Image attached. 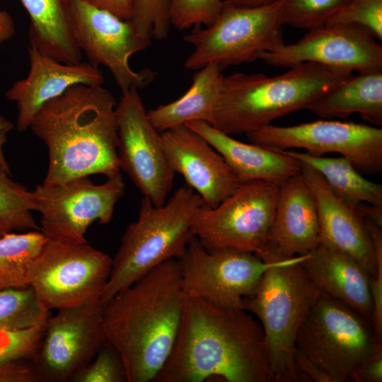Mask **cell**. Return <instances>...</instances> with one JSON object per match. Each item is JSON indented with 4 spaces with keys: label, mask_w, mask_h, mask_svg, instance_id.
Listing matches in <instances>:
<instances>
[{
    "label": "cell",
    "mask_w": 382,
    "mask_h": 382,
    "mask_svg": "<svg viewBox=\"0 0 382 382\" xmlns=\"http://www.w3.org/2000/svg\"><path fill=\"white\" fill-rule=\"evenodd\" d=\"M270 382L262 328L247 311L186 298L171 352L152 382Z\"/></svg>",
    "instance_id": "6da1fadb"
},
{
    "label": "cell",
    "mask_w": 382,
    "mask_h": 382,
    "mask_svg": "<svg viewBox=\"0 0 382 382\" xmlns=\"http://www.w3.org/2000/svg\"><path fill=\"white\" fill-rule=\"evenodd\" d=\"M186 301L180 262L169 259L105 303L107 341L127 382L153 381L173 347Z\"/></svg>",
    "instance_id": "7a4b0ae2"
},
{
    "label": "cell",
    "mask_w": 382,
    "mask_h": 382,
    "mask_svg": "<svg viewBox=\"0 0 382 382\" xmlns=\"http://www.w3.org/2000/svg\"><path fill=\"white\" fill-rule=\"evenodd\" d=\"M116 105L101 85L76 84L40 108L29 129L47 149L43 185L120 173Z\"/></svg>",
    "instance_id": "3957f363"
},
{
    "label": "cell",
    "mask_w": 382,
    "mask_h": 382,
    "mask_svg": "<svg viewBox=\"0 0 382 382\" xmlns=\"http://www.w3.org/2000/svg\"><path fill=\"white\" fill-rule=\"evenodd\" d=\"M278 76L237 72L223 76L212 125L227 134H247L306 109L352 72L305 62Z\"/></svg>",
    "instance_id": "277c9868"
},
{
    "label": "cell",
    "mask_w": 382,
    "mask_h": 382,
    "mask_svg": "<svg viewBox=\"0 0 382 382\" xmlns=\"http://www.w3.org/2000/svg\"><path fill=\"white\" fill-rule=\"evenodd\" d=\"M203 205L201 197L188 186L178 188L160 207L144 196L138 217L127 226L112 258L101 301L107 302L163 262L178 259L195 237L191 221Z\"/></svg>",
    "instance_id": "5b68a950"
},
{
    "label": "cell",
    "mask_w": 382,
    "mask_h": 382,
    "mask_svg": "<svg viewBox=\"0 0 382 382\" xmlns=\"http://www.w3.org/2000/svg\"><path fill=\"white\" fill-rule=\"evenodd\" d=\"M305 257L276 262L265 272L255 292L243 299L244 309L255 315L262 328L272 382H299L296 334L322 294L301 265Z\"/></svg>",
    "instance_id": "8992f818"
},
{
    "label": "cell",
    "mask_w": 382,
    "mask_h": 382,
    "mask_svg": "<svg viewBox=\"0 0 382 382\" xmlns=\"http://www.w3.org/2000/svg\"><path fill=\"white\" fill-rule=\"evenodd\" d=\"M281 13L282 0L253 8L236 6L224 0L213 23L195 27L184 36L185 42L193 48L185 67L197 71L216 64L223 69L277 50L285 44Z\"/></svg>",
    "instance_id": "52a82bcc"
},
{
    "label": "cell",
    "mask_w": 382,
    "mask_h": 382,
    "mask_svg": "<svg viewBox=\"0 0 382 382\" xmlns=\"http://www.w3.org/2000/svg\"><path fill=\"white\" fill-rule=\"evenodd\" d=\"M378 342L367 319L321 294L299 328L295 352L316 365L329 382H347Z\"/></svg>",
    "instance_id": "ba28073f"
},
{
    "label": "cell",
    "mask_w": 382,
    "mask_h": 382,
    "mask_svg": "<svg viewBox=\"0 0 382 382\" xmlns=\"http://www.w3.org/2000/svg\"><path fill=\"white\" fill-rule=\"evenodd\" d=\"M112 258L87 242L47 238L30 265L28 279L43 309L51 311L99 301Z\"/></svg>",
    "instance_id": "9c48e42d"
},
{
    "label": "cell",
    "mask_w": 382,
    "mask_h": 382,
    "mask_svg": "<svg viewBox=\"0 0 382 382\" xmlns=\"http://www.w3.org/2000/svg\"><path fill=\"white\" fill-rule=\"evenodd\" d=\"M278 187L263 180L241 183L216 207L197 210L192 233L207 250L232 248L258 254L269 241Z\"/></svg>",
    "instance_id": "30bf717a"
},
{
    "label": "cell",
    "mask_w": 382,
    "mask_h": 382,
    "mask_svg": "<svg viewBox=\"0 0 382 382\" xmlns=\"http://www.w3.org/2000/svg\"><path fill=\"white\" fill-rule=\"evenodd\" d=\"M251 143L280 151L303 149L337 153L362 175L382 173V129L352 122L320 120L293 126H262L245 134Z\"/></svg>",
    "instance_id": "8fae6325"
},
{
    "label": "cell",
    "mask_w": 382,
    "mask_h": 382,
    "mask_svg": "<svg viewBox=\"0 0 382 382\" xmlns=\"http://www.w3.org/2000/svg\"><path fill=\"white\" fill-rule=\"evenodd\" d=\"M121 173L94 184L88 176L65 183L37 185L33 190L40 231L49 239L87 242L85 234L95 221L107 224L125 192Z\"/></svg>",
    "instance_id": "7c38bea8"
},
{
    "label": "cell",
    "mask_w": 382,
    "mask_h": 382,
    "mask_svg": "<svg viewBox=\"0 0 382 382\" xmlns=\"http://www.w3.org/2000/svg\"><path fill=\"white\" fill-rule=\"evenodd\" d=\"M74 38L89 63L106 66L121 89L144 88L154 73L150 69L133 70L129 63L134 54L146 50L151 42L144 39L130 21L123 20L83 0H64Z\"/></svg>",
    "instance_id": "4fadbf2b"
},
{
    "label": "cell",
    "mask_w": 382,
    "mask_h": 382,
    "mask_svg": "<svg viewBox=\"0 0 382 382\" xmlns=\"http://www.w3.org/2000/svg\"><path fill=\"white\" fill-rule=\"evenodd\" d=\"M178 260L186 298L243 309L244 298L255 292L265 272L277 262L232 248L207 250L196 237Z\"/></svg>",
    "instance_id": "5bb4252c"
},
{
    "label": "cell",
    "mask_w": 382,
    "mask_h": 382,
    "mask_svg": "<svg viewBox=\"0 0 382 382\" xmlns=\"http://www.w3.org/2000/svg\"><path fill=\"white\" fill-rule=\"evenodd\" d=\"M120 170L156 207L172 190L175 173L168 161L161 135L150 122L139 88L122 91L115 107Z\"/></svg>",
    "instance_id": "9a60e30c"
},
{
    "label": "cell",
    "mask_w": 382,
    "mask_h": 382,
    "mask_svg": "<svg viewBox=\"0 0 382 382\" xmlns=\"http://www.w3.org/2000/svg\"><path fill=\"white\" fill-rule=\"evenodd\" d=\"M98 302L58 310L45 323L33 368L40 380L65 381L93 360L107 341Z\"/></svg>",
    "instance_id": "2e32d148"
},
{
    "label": "cell",
    "mask_w": 382,
    "mask_h": 382,
    "mask_svg": "<svg viewBox=\"0 0 382 382\" xmlns=\"http://www.w3.org/2000/svg\"><path fill=\"white\" fill-rule=\"evenodd\" d=\"M366 28L352 23L327 24L311 30L296 42L258 59L277 67L305 62L352 72L382 71V46Z\"/></svg>",
    "instance_id": "e0dca14e"
},
{
    "label": "cell",
    "mask_w": 382,
    "mask_h": 382,
    "mask_svg": "<svg viewBox=\"0 0 382 382\" xmlns=\"http://www.w3.org/2000/svg\"><path fill=\"white\" fill-rule=\"evenodd\" d=\"M168 161L208 208H214L241 184L224 158L201 135L185 125L162 132Z\"/></svg>",
    "instance_id": "ac0fdd59"
},
{
    "label": "cell",
    "mask_w": 382,
    "mask_h": 382,
    "mask_svg": "<svg viewBox=\"0 0 382 382\" xmlns=\"http://www.w3.org/2000/svg\"><path fill=\"white\" fill-rule=\"evenodd\" d=\"M320 243L318 209L301 173L279 185L269 241L258 254L265 262L303 255Z\"/></svg>",
    "instance_id": "d6986e66"
},
{
    "label": "cell",
    "mask_w": 382,
    "mask_h": 382,
    "mask_svg": "<svg viewBox=\"0 0 382 382\" xmlns=\"http://www.w3.org/2000/svg\"><path fill=\"white\" fill-rule=\"evenodd\" d=\"M30 70L26 78L16 81L5 93L18 108L17 129L25 132L40 108L76 84L102 85L103 75L90 63L64 64L28 47Z\"/></svg>",
    "instance_id": "ffe728a7"
},
{
    "label": "cell",
    "mask_w": 382,
    "mask_h": 382,
    "mask_svg": "<svg viewBox=\"0 0 382 382\" xmlns=\"http://www.w3.org/2000/svg\"><path fill=\"white\" fill-rule=\"evenodd\" d=\"M300 163V173L316 200L320 243L348 255L374 277L376 258L364 216L337 198L317 170Z\"/></svg>",
    "instance_id": "44dd1931"
},
{
    "label": "cell",
    "mask_w": 382,
    "mask_h": 382,
    "mask_svg": "<svg viewBox=\"0 0 382 382\" xmlns=\"http://www.w3.org/2000/svg\"><path fill=\"white\" fill-rule=\"evenodd\" d=\"M301 265L322 294L350 307L371 324V277L356 260L319 243Z\"/></svg>",
    "instance_id": "7402d4cb"
},
{
    "label": "cell",
    "mask_w": 382,
    "mask_h": 382,
    "mask_svg": "<svg viewBox=\"0 0 382 382\" xmlns=\"http://www.w3.org/2000/svg\"><path fill=\"white\" fill-rule=\"evenodd\" d=\"M185 125L216 149L240 183L263 180L279 185L300 172V162L281 151L241 142L205 122L192 121Z\"/></svg>",
    "instance_id": "603a6c76"
},
{
    "label": "cell",
    "mask_w": 382,
    "mask_h": 382,
    "mask_svg": "<svg viewBox=\"0 0 382 382\" xmlns=\"http://www.w3.org/2000/svg\"><path fill=\"white\" fill-rule=\"evenodd\" d=\"M307 110L323 118L358 113L377 126L382 125V71L351 75L313 103Z\"/></svg>",
    "instance_id": "cb8c5ba5"
},
{
    "label": "cell",
    "mask_w": 382,
    "mask_h": 382,
    "mask_svg": "<svg viewBox=\"0 0 382 382\" xmlns=\"http://www.w3.org/2000/svg\"><path fill=\"white\" fill-rule=\"evenodd\" d=\"M222 69L208 64L196 71L188 90L179 98L147 112V117L158 132L192 121L212 124L213 110L219 95Z\"/></svg>",
    "instance_id": "d4e9b609"
},
{
    "label": "cell",
    "mask_w": 382,
    "mask_h": 382,
    "mask_svg": "<svg viewBox=\"0 0 382 382\" xmlns=\"http://www.w3.org/2000/svg\"><path fill=\"white\" fill-rule=\"evenodd\" d=\"M30 17V46L64 64L81 62L64 0H21Z\"/></svg>",
    "instance_id": "484cf974"
},
{
    "label": "cell",
    "mask_w": 382,
    "mask_h": 382,
    "mask_svg": "<svg viewBox=\"0 0 382 382\" xmlns=\"http://www.w3.org/2000/svg\"><path fill=\"white\" fill-rule=\"evenodd\" d=\"M280 151L317 170L333 194L350 207L357 210L362 204L382 207V185L365 178L347 158Z\"/></svg>",
    "instance_id": "4316f807"
},
{
    "label": "cell",
    "mask_w": 382,
    "mask_h": 382,
    "mask_svg": "<svg viewBox=\"0 0 382 382\" xmlns=\"http://www.w3.org/2000/svg\"><path fill=\"white\" fill-rule=\"evenodd\" d=\"M47 241L40 230L12 232L0 238V289L30 286V265Z\"/></svg>",
    "instance_id": "83f0119b"
},
{
    "label": "cell",
    "mask_w": 382,
    "mask_h": 382,
    "mask_svg": "<svg viewBox=\"0 0 382 382\" xmlns=\"http://www.w3.org/2000/svg\"><path fill=\"white\" fill-rule=\"evenodd\" d=\"M33 212V191L12 180L9 170L0 166V238L17 231L40 230Z\"/></svg>",
    "instance_id": "f1b7e54d"
},
{
    "label": "cell",
    "mask_w": 382,
    "mask_h": 382,
    "mask_svg": "<svg viewBox=\"0 0 382 382\" xmlns=\"http://www.w3.org/2000/svg\"><path fill=\"white\" fill-rule=\"evenodd\" d=\"M51 312L40 305L31 286L0 289V329L45 325Z\"/></svg>",
    "instance_id": "f546056e"
},
{
    "label": "cell",
    "mask_w": 382,
    "mask_h": 382,
    "mask_svg": "<svg viewBox=\"0 0 382 382\" xmlns=\"http://www.w3.org/2000/svg\"><path fill=\"white\" fill-rule=\"evenodd\" d=\"M351 0H282V22L311 30L327 25Z\"/></svg>",
    "instance_id": "4dcf8cb0"
},
{
    "label": "cell",
    "mask_w": 382,
    "mask_h": 382,
    "mask_svg": "<svg viewBox=\"0 0 382 382\" xmlns=\"http://www.w3.org/2000/svg\"><path fill=\"white\" fill-rule=\"evenodd\" d=\"M171 0H134L129 20L136 30L146 40H163L170 31Z\"/></svg>",
    "instance_id": "1f68e13d"
},
{
    "label": "cell",
    "mask_w": 382,
    "mask_h": 382,
    "mask_svg": "<svg viewBox=\"0 0 382 382\" xmlns=\"http://www.w3.org/2000/svg\"><path fill=\"white\" fill-rule=\"evenodd\" d=\"M45 325L0 329V366L34 357L40 348Z\"/></svg>",
    "instance_id": "d6a6232c"
},
{
    "label": "cell",
    "mask_w": 382,
    "mask_h": 382,
    "mask_svg": "<svg viewBox=\"0 0 382 382\" xmlns=\"http://www.w3.org/2000/svg\"><path fill=\"white\" fill-rule=\"evenodd\" d=\"M224 0H171L170 20L178 30L207 26L219 16Z\"/></svg>",
    "instance_id": "836d02e7"
},
{
    "label": "cell",
    "mask_w": 382,
    "mask_h": 382,
    "mask_svg": "<svg viewBox=\"0 0 382 382\" xmlns=\"http://www.w3.org/2000/svg\"><path fill=\"white\" fill-rule=\"evenodd\" d=\"M74 382H127L124 366L117 350L108 342L91 361L76 372Z\"/></svg>",
    "instance_id": "e575fe53"
},
{
    "label": "cell",
    "mask_w": 382,
    "mask_h": 382,
    "mask_svg": "<svg viewBox=\"0 0 382 382\" xmlns=\"http://www.w3.org/2000/svg\"><path fill=\"white\" fill-rule=\"evenodd\" d=\"M352 23L368 29L382 40V0H351L328 24Z\"/></svg>",
    "instance_id": "d590c367"
},
{
    "label": "cell",
    "mask_w": 382,
    "mask_h": 382,
    "mask_svg": "<svg viewBox=\"0 0 382 382\" xmlns=\"http://www.w3.org/2000/svg\"><path fill=\"white\" fill-rule=\"evenodd\" d=\"M350 381H382V342H378L371 354L352 372Z\"/></svg>",
    "instance_id": "8d00e7d4"
},
{
    "label": "cell",
    "mask_w": 382,
    "mask_h": 382,
    "mask_svg": "<svg viewBox=\"0 0 382 382\" xmlns=\"http://www.w3.org/2000/svg\"><path fill=\"white\" fill-rule=\"evenodd\" d=\"M40 381L35 369L22 361L0 366V382H35Z\"/></svg>",
    "instance_id": "74e56055"
},
{
    "label": "cell",
    "mask_w": 382,
    "mask_h": 382,
    "mask_svg": "<svg viewBox=\"0 0 382 382\" xmlns=\"http://www.w3.org/2000/svg\"><path fill=\"white\" fill-rule=\"evenodd\" d=\"M88 4L129 21L132 16L134 0H83Z\"/></svg>",
    "instance_id": "f35d334b"
},
{
    "label": "cell",
    "mask_w": 382,
    "mask_h": 382,
    "mask_svg": "<svg viewBox=\"0 0 382 382\" xmlns=\"http://www.w3.org/2000/svg\"><path fill=\"white\" fill-rule=\"evenodd\" d=\"M15 25L10 14L0 8V45L15 34Z\"/></svg>",
    "instance_id": "ab89813d"
},
{
    "label": "cell",
    "mask_w": 382,
    "mask_h": 382,
    "mask_svg": "<svg viewBox=\"0 0 382 382\" xmlns=\"http://www.w3.org/2000/svg\"><path fill=\"white\" fill-rule=\"evenodd\" d=\"M226 1L240 7H260L274 4L279 0H225Z\"/></svg>",
    "instance_id": "60d3db41"
},
{
    "label": "cell",
    "mask_w": 382,
    "mask_h": 382,
    "mask_svg": "<svg viewBox=\"0 0 382 382\" xmlns=\"http://www.w3.org/2000/svg\"><path fill=\"white\" fill-rule=\"evenodd\" d=\"M11 129V125L0 117V163L5 161L2 147L6 141V134Z\"/></svg>",
    "instance_id": "b9f144b4"
}]
</instances>
